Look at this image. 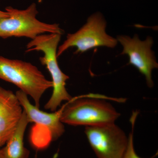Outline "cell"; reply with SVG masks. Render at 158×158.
<instances>
[{"label": "cell", "mask_w": 158, "mask_h": 158, "mask_svg": "<svg viewBox=\"0 0 158 158\" xmlns=\"http://www.w3.org/2000/svg\"><path fill=\"white\" fill-rule=\"evenodd\" d=\"M104 96L89 94L74 98L62 106L60 120L72 126H94L114 123L120 116Z\"/></svg>", "instance_id": "6da1fadb"}, {"label": "cell", "mask_w": 158, "mask_h": 158, "mask_svg": "<svg viewBox=\"0 0 158 158\" xmlns=\"http://www.w3.org/2000/svg\"><path fill=\"white\" fill-rule=\"evenodd\" d=\"M61 35L59 34H41L31 40L26 47V52L37 51L43 53L44 56L40 58V61L51 74L53 88L52 96L44 108L52 112L56 111L62 102L70 101L73 98L65 88L69 77L62 72L57 60V50Z\"/></svg>", "instance_id": "7a4b0ae2"}, {"label": "cell", "mask_w": 158, "mask_h": 158, "mask_svg": "<svg viewBox=\"0 0 158 158\" xmlns=\"http://www.w3.org/2000/svg\"><path fill=\"white\" fill-rule=\"evenodd\" d=\"M0 79L16 85L34 99L39 108L43 94L52 88V82L30 62L0 56Z\"/></svg>", "instance_id": "3957f363"}, {"label": "cell", "mask_w": 158, "mask_h": 158, "mask_svg": "<svg viewBox=\"0 0 158 158\" xmlns=\"http://www.w3.org/2000/svg\"><path fill=\"white\" fill-rule=\"evenodd\" d=\"M5 11L9 16L0 20V38L26 37L32 40L46 33L64 34V31L58 24L46 23L37 19L38 11L35 3L24 10L8 6Z\"/></svg>", "instance_id": "277c9868"}, {"label": "cell", "mask_w": 158, "mask_h": 158, "mask_svg": "<svg viewBox=\"0 0 158 158\" xmlns=\"http://www.w3.org/2000/svg\"><path fill=\"white\" fill-rule=\"evenodd\" d=\"M106 22L99 12L88 18L87 23L73 34H68L66 39L58 48V58L71 47H75V53H83L98 47L114 48L118 41L106 34Z\"/></svg>", "instance_id": "5b68a950"}, {"label": "cell", "mask_w": 158, "mask_h": 158, "mask_svg": "<svg viewBox=\"0 0 158 158\" xmlns=\"http://www.w3.org/2000/svg\"><path fill=\"white\" fill-rule=\"evenodd\" d=\"M85 133L98 158H123L128 138L115 123L86 127Z\"/></svg>", "instance_id": "8992f818"}, {"label": "cell", "mask_w": 158, "mask_h": 158, "mask_svg": "<svg viewBox=\"0 0 158 158\" xmlns=\"http://www.w3.org/2000/svg\"><path fill=\"white\" fill-rule=\"evenodd\" d=\"M116 39L123 47L121 55L128 56L129 64L138 69L145 76L148 86L153 88L154 84L152 72L154 69L158 68V64L151 49L153 44L152 37L148 36L145 40L141 41L138 35L135 34L132 38L126 35H118Z\"/></svg>", "instance_id": "52a82bcc"}, {"label": "cell", "mask_w": 158, "mask_h": 158, "mask_svg": "<svg viewBox=\"0 0 158 158\" xmlns=\"http://www.w3.org/2000/svg\"><path fill=\"white\" fill-rule=\"evenodd\" d=\"M23 113L16 94L0 86V141L3 145L14 132Z\"/></svg>", "instance_id": "ba28073f"}, {"label": "cell", "mask_w": 158, "mask_h": 158, "mask_svg": "<svg viewBox=\"0 0 158 158\" xmlns=\"http://www.w3.org/2000/svg\"><path fill=\"white\" fill-rule=\"evenodd\" d=\"M19 100L25 112L29 122L40 125L49 130L52 140L56 141L65 132L64 125L60 120L62 107L54 113H48L40 110L30 102L27 95L21 90L16 92Z\"/></svg>", "instance_id": "9c48e42d"}, {"label": "cell", "mask_w": 158, "mask_h": 158, "mask_svg": "<svg viewBox=\"0 0 158 158\" xmlns=\"http://www.w3.org/2000/svg\"><path fill=\"white\" fill-rule=\"evenodd\" d=\"M29 121L23 110L21 118L17 127L10 136L6 145L0 149L1 158H28L30 152L24 147L23 139Z\"/></svg>", "instance_id": "30bf717a"}, {"label": "cell", "mask_w": 158, "mask_h": 158, "mask_svg": "<svg viewBox=\"0 0 158 158\" xmlns=\"http://www.w3.org/2000/svg\"><path fill=\"white\" fill-rule=\"evenodd\" d=\"M137 114L138 113L136 112L133 113L132 116L131 118V121L132 126V130L131 132L130 133L129 137H128V141L127 148L125 152L123 158H141L136 154L135 151L134 146V140H133V131H134V127L135 126V122Z\"/></svg>", "instance_id": "8fae6325"}, {"label": "cell", "mask_w": 158, "mask_h": 158, "mask_svg": "<svg viewBox=\"0 0 158 158\" xmlns=\"http://www.w3.org/2000/svg\"><path fill=\"white\" fill-rule=\"evenodd\" d=\"M9 14L6 11H3L0 10V20L9 17Z\"/></svg>", "instance_id": "7c38bea8"}, {"label": "cell", "mask_w": 158, "mask_h": 158, "mask_svg": "<svg viewBox=\"0 0 158 158\" xmlns=\"http://www.w3.org/2000/svg\"><path fill=\"white\" fill-rule=\"evenodd\" d=\"M3 146L2 143L1 141H0V149L2 148V147Z\"/></svg>", "instance_id": "4fadbf2b"}, {"label": "cell", "mask_w": 158, "mask_h": 158, "mask_svg": "<svg viewBox=\"0 0 158 158\" xmlns=\"http://www.w3.org/2000/svg\"><path fill=\"white\" fill-rule=\"evenodd\" d=\"M0 158H1V156H0Z\"/></svg>", "instance_id": "5bb4252c"}]
</instances>
